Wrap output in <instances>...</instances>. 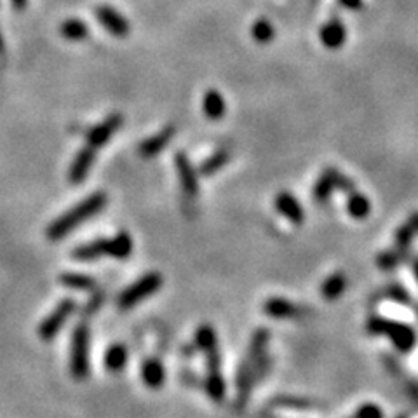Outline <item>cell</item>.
<instances>
[{"label":"cell","mask_w":418,"mask_h":418,"mask_svg":"<svg viewBox=\"0 0 418 418\" xmlns=\"http://www.w3.org/2000/svg\"><path fill=\"white\" fill-rule=\"evenodd\" d=\"M338 2H340L345 9L350 11H357L363 7V0H338Z\"/></svg>","instance_id":"836d02e7"},{"label":"cell","mask_w":418,"mask_h":418,"mask_svg":"<svg viewBox=\"0 0 418 418\" xmlns=\"http://www.w3.org/2000/svg\"><path fill=\"white\" fill-rule=\"evenodd\" d=\"M206 392H208V396L213 401H223L225 380L221 373H208V377H206Z\"/></svg>","instance_id":"4316f807"},{"label":"cell","mask_w":418,"mask_h":418,"mask_svg":"<svg viewBox=\"0 0 418 418\" xmlns=\"http://www.w3.org/2000/svg\"><path fill=\"white\" fill-rule=\"evenodd\" d=\"M13 2V7L18 11H23L25 7L28 6V0H11Z\"/></svg>","instance_id":"e575fe53"},{"label":"cell","mask_w":418,"mask_h":418,"mask_svg":"<svg viewBox=\"0 0 418 418\" xmlns=\"http://www.w3.org/2000/svg\"><path fill=\"white\" fill-rule=\"evenodd\" d=\"M251 35L258 44H269L274 39V35H276V30H274V25L263 18V20H258L253 25Z\"/></svg>","instance_id":"f1b7e54d"},{"label":"cell","mask_w":418,"mask_h":418,"mask_svg":"<svg viewBox=\"0 0 418 418\" xmlns=\"http://www.w3.org/2000/svg\"><path fill=\"white\" fill-rule=\"evenodd\" d=\"M338 176H340V173H338L337 167H326L323 171L319 180L314 185V199H316V202L323 204V202L330 201L333 190H337Z\"/></svg>","instance_id":"9a60e30c"},{"label":"cell","mask_w":418,"mask_h":418,"mask_svg":"<svg viewBox=\"0 0 418 418\" xmlns=\"http://www.w3.org/2000/svg\"><path fill=\"white\" fill-rule=\"evenodd\" d=\"M366 330L375 337H385L394 344V347L403 354L412 352L417 344V333L408 324L396 323L385 317H371L366 324Z\"/></svg>","instance_id":"3957f363"},{"label":"cell","mask_w":418,"mask_h":418,"mask_svg":"<svg viewBox=\"0 0 418 418\" xmlns=\"http://www.w3.org/2000/svg\"><path fill=\"white\" fill-rule=\"evenodd\" d=\"M124 123V117L120 113H112V116L106 117L103 123H99L98 126L92 127L88 133V143L92 148H102L103 145L109 143V139L120 130Z\"/></svg>","instance_id":"ba28073f"},{"label":"cell","mask_w":418,"mask_h":418,"mask_svg":"<svg viewBox=\"0 0 418 418\" xmlns=\"http://www.w3.org/2000/svg\"><path fill=\"white\" fill-rule=\"evenodd\" d=\"M141 378L145 382L146 387L159 389L162 387L164 380H166V370H164L162 363L155 357H150L143 363L141 366Z\"/></svg>","instance_id":"ac0fdd59"},{"label":"cell","mask_w":418,"mask_h":418,"mask_svg":"<svg viewBox=\"0 0 418 418\" xmlns=\"http://www.w3.org/2000/svg\"><path fill=\"white\" fill-rule=\"evenodd\" d=\"M127 364V349L124 347L123 344H113L112 347L106 350L105 354V368L109 371H117L124 370Z\"/></svg>","instance_id":"7402d4cb"},{"label":"cell","mask_w":418,"mask_h":418,"mask_svg":"<svg viewBox=\"0 0 418 418\" xmlns=\"http://www.w3.org/2000/svg\"><path fill=\"white\" fill-rule=\"evenodd\" d=\"M408 256V251H405V249H392V251H384L382 255H378L377 262H378V267L384 270H392L396 269V267L399 265V263L403 262V260Z\"/></svg>","instance_id":"83f0119b"},{"label":"cell","mask_w":418,"mask_h":418,"mask_svg":"<svg viewBox=\"0 0 418 418\" xmlns=\"http://www.w3.org/2000/svg\"><path fill=\"white\" fill-rule=\"evenodd\" d=\"M319 39L324 48L328 49H340L347 41V30L340 20H330L324 23L319 30Z\"/></svg>","instance_id":"5bb4252c"},{"label":"cell","mask_w":418,"mask_h":418,"mask_svg":"<svg viewBox=\"0 0 418 418\" xmlns=\"http://www.w3.org/2000/svg\"><path fill=\"white\" fill-rule=\"evenodd\" d=\"M399 418H405V417H399Z\"/></svg>","instance_id":"f35d334b"},{"label":"cell","mask_w":418,"mask_h":418,"mask_svg":"<svg viewBox=\"0 0 418 418\" xmlns=\"http://www.w3.org/2000/svg\"><path fill=\"white\" fill-rule=\"evenodd\" d=\"M202 112L209 120H220L227 112V103L225 98L216 91V89H208L202 98Z\"/></svg>","instance_id":"e0dca14e"},{"label":"cell","mask_w":418,"mask_h":418,"mask_svg":"<svg viewBox=\"0 0 418 418\" xmlns=\"http://www.w3.org/2000/svg\"><path fill=\"white\" fill-rule=\"evenodd\" d=\"M347 211L352 218L356 220H364L368 214L371 213V202L364 194H357V192H350L347 201Z\"/></svg>","instance_id":"603a6c76"},{"label":"cell","mask_w":418,"mask_h":418,"mask_svg":"<svg viewBox=\"0 0 418 418\" xmlns=\"http://www.w3.org/2000/svg\"><path fill=\"white\" fill-rule=\"evenodd\" d=\"M75 307H77V303H75L74 300H62V302L58 303V307L41 323V326H39L37 330L39 338H41L42 342L55 340L56 335L60 333V330L65 326L67 319L75 312Z\"/></svg>","instance_id":"8992f818"},{"label":"cell","mask_w":418,"mask_h":418,"mask_svg":"<svg viewBox=\"0 0 418 418\" xmlns=\"http://www.w3.org/2000/svg\"><path fill=\"white\" fill-rule=\"evenodd\" d=\"M272 406L276 408H286V410H310L314 408L312 403L309 399L302 398H291V396H281L272 401Z\"/></svg>","instance_id":"f546056e"},{"label":"cell","mask_w":418,"mask_h":418,"mask_svg":"<svg viewBox=\"0 0 418 418\" xmlns=\"http://www.w3.org/2000/svg\"><path fill=\"white\" fill-rule=\"evenodd\" d=\"M70 371L75 380H85L89 375V328L78 324L71 335Z\"/></svg>","instance_id":"277c9868"},{"label":"cell","mask_w":418,"mask_h":418,"mask_svg":"<svg viewBox=\"0 0 418 418\" xmlns=\"http://www.w3.org/2000/svg\"><path fill=\"white\" fill-rule=\"evenodd\" d=\"M60 282L67 288L71 289H81V291H85V289H92L96 286V281L91 276H84V274H62L60 277Z\"/></svg>","instance_id":"484cf974"},{"label":"cell","mask_w":418,"mask_h":418,"mask_svg":"<svg viewBox=\"0 0 418 418\" xmlns=\"http://www.w3.org/2000/svg\"><path fill=\"white\" fill-rule=\"evenodd\" d=\"M71 256L78 262H91V260L102 258V256H110V239H98V241L78 246L74 249Z\"/></svg>","instance_id":"2e32d148"},{"label":"cell","mask_w":418,"mask_h":418,"mask_svg":"<svg viewBox=\"0 0 418 418\" xmlns=\"http://www.w3.org/2000/svg\"><path fill=\"white\" fill-rule=\"evenodd\" d=\"M354 418H384V412L373 403H366L357 410Z\"/></svg>","instance_id":"1f68e13d"},{"label":"cell","mask_w":418,"mask_h":418,"mask_svg":"<svg viewBox=\"0 0 418 418\" xmlns=\"http://www.w3.org/2000/svg\"><path fill=\"white\" fill-rule=\"evenodd\" d=\"M133 251V239L127 232H120L116 237L110 239V256L117 260H126Z\"/></svg>","instance_id":"44dd1931"},{"label":"cell","mask_w":418,"mask_h":418,"mask_svg":"<svg viewBox=\"0 0 418 418\" xmlns=\"http://www.w3.org/2000/svg\"><path fill=\"white\" fill-rule=\"evenodd\" d=\"M415 235H417V230L412 227V223H410V221L403 223L401 227L398 228V232H396V248L408 251L410 244H412V241Z\"/></svg>","instance_id":"4dcf8cb0"},{"label":"cell","mask_w":418,"mask_h":418,"mask_svg":"<svg viewBox=\"0 0 418 418\" xmlns=\"http://www.w3.org/2000/svg\"><path fill=\"white\" fill-rule=\"evenodd\" d=\"M174 133H176V127H174L173 124H169V126H166L162 131H159L157 134L146 138L145 141L139 143V146H138L139 155L145 157V159L159 155V153L162 152L167 145H169L171 139H173V137H174Z\"/></svg>","instance_id":"30bf717a"},{"label":"cell","mask_w":418,"mask_h":418,"mask_svg":"<svg viewBox=\"0 0 418 418\" xmlns=\"http://www.w3.org/2000/svg\"><path fill=\"white\" fill-rule=\"evenodd\" d=\"M413 272H415V277H417V281H418V260L415 262V265H413Z\"/></svg>","instance_id":"8d00e7d4"},{"label":"cell","mask_w":418,"mask_h":418,"mask_svg":"<svg viewBox=\"0 0 418 418\" xmlns=\"http://www.w3.org/2000/svg\"><path fill=\"white\" fill-rule=\"evenodd\" d=\"M408 221H410V223H412V227L415 228V230H417V234H418V213H413L412 216L408 218Z\"/></svg>","instance_id":"d590c367"},{"label":"cell","mask_w":418,"mask_h":418,"mask_svg":"<svg viewBox=\"0 0 418 418\" xmlns=\"http://www.w3.org/2000/svg\"><path fill=\"white\" fill-rule=\"evenodd\" d=\"M228 160H230V152H228V150H218V152H214L213 155L208 157V159L201 164L199 173L204 174V176L216 174L218 171L223 169V167L227 166Z\"/></svg>","instance_id":"cb8c5ba5"},{"label":"cell","mask_w":418,"mask_h":418,"mask_svg":"<svg viewBox=\"0 0 418 418\" xmlns=\"http://www.w3.org/2000/svg\"><path fill=\"white\" fill-rule=\"evenodd\" d=\"M174 167H176L178 178H180V185L183 188L185 195L188 197H195L199 194V178L197 171L192 166L190 159L185 152H178L174 155Z\"/></svg>","instance_id":"52a82bcc"},{"label":"cell","mask_w":418,"mask_h":418,"mask_svg":"<svg viewBox=\"0 0 418 418\" xmlns=\"http://www.w3.org/2000/svg\"><path fill=\"white\" fill-rule=\"evenodd\" d=\"M95 150L96 148H92V146H85L75 155L69 171V180L71 185H81L88 178L89 171H91L92 164H95Z\"/></svg>","instance_id":"8fae6325"},{"label":"cell","mask_w":418,"mask_h":418,"mask_svg":"<svg viewBox=\"0 0 418 418\" xmlns=\"http://www.w3.org/2000/svg\"><path fill=\"white\" fill-rule=\"evenodd\" d=\"M162 286V276L157 272H150L141 279H138L134 284H131L130 288L124 289L119 296V307L123 310L133 309L134 305H138L139 302L146 300L148 296H152L153 293H157Z\"/></svg>","instance_id":"5b68a950"},{"label":"cell","mask_w":418,"mask_h":418,"mask_svg":"<svg viewBox=\"0 0 418 418\" xmlns=\"http://www.w3.org/2000/svg\"><path fill=\"white\" fill-rule=\"evenodd\" d=\"M269 340H270L269 330H258L255 335H253L251 344H249L248 356L244 357V361H242L241 368H239V371H237V389H239L237 394L239 396H237V401L235 403L239 405V408H242V406L246 405L249 394H251L253 368H255V364L260 363L263 357L269 356V354H267Z\"/></svg>","instance_id":"7a4b0ae2"},{"label":"cell","mask_w":418,"mask_h":418,"mask_svg":"<svg viewBox=\"0 0 418 418\" xmlns=\"http://www.w3.org/2000/svg\"><path fill=\"white\" fill-rule=\"evenodd\" d=\"M345 288H347V279H345L344 274H331L321 286V295L328 302H333V300H338L344 295Z\"/></svg>","instance_id":"d6986e66"},{"label":"cell","mask_w":418,"mask_h":418,"mask_svg":"<svg viewBox=\"0 0 418 418\" xmlns=\"http://www.w3.org/2000/svg\"><path fill=\"white\" fill-rule=\"evenodd\" d=\"M274 206H276L279 213L284 218H288L291 223L302 225L303 220H305V213H303L302 204H300L298 199L289 194V192H281V194H277Z\"/></svg>","instance_id":"4fadbf2b"},{"label":"cell","mask_w":418,"mask_h":418,"mask_svg":"<svg viewBox=\"0 0 418 418\" xmlns=\"http://www.w3.org/2000/svg\"><path fill=\"white\" fill-rule=\"evenodd\" d=\"M96 18H98L99 23L103 25L109 34H112L113 37H126L130 34V21L116 11L113 7L102 6L96 9Z\"/></svg>","instance_id":"9c48e42d"},{"label":"cell","mask_w":418,"mask_h":418,"mask_svg":"<svg viewBox=\"0 0 418 418\" xmlns=\"http://www.w3.org/2000/svg\"><path fill=\"white\" fill-rule=\"evenodd\" d=\"M352 418H354V417H352Z\"/></svg>","instance_id":"ab89813d"},{"label":"cell","mask_w":418,"mask_h":418,"mask_svg":"<svg viewBox=\"0 0 418 418\" xmlns=\"http://www.w3.org/2000/svg\"><path fill=\"white\" fill-rule=\"evenodd\" d=\"M263 312L274 319H295L303 316V309L286 298H269L263 303Z\"/></svg>","instance_id":"7c38bea8"},{"label":"cell","mask_w":418,"mask_h":418,"mask_svg":"<svg viewBox=\"0 0 418 418\" xmlns=\"http://www.w3.org/2000/svg\"><path fill=\"white\" fill-rule=\"evenodd\" d=\"M391 296H392V298H394V300H398V302H401V303L408 302V300H410V296L406 295L405 289L398 288V286H394V288L391 289Z\"/></svg>","instance_id":"d6a6232c"},{"label":"cell","mask_w":418,"mask_h":418,"mask_svg":"<svg viewBox=\"0 0 418 418\" xmlns=\"http://www.w3.org/2000/svg\"><path fill=\"white\" fill-rule=\"evenodd\" d=\"M89 34V28L84 21L77 20V18H71V20H67L65 23L62 25V35L67 39V41L78 42L84 41Z\"/></svg>","instance_id":"d4e9b609"},{"label":"cell","mask_w":418,"mask_h":418,"mask_svg":"<svg viewBox=\"0 0 418 418\" xmlns=\"http://www.w3.org/2000/svg\"><path fill=\"white\" fill-rule=\"evenodd\" d=\"M4 51V37H2V34H0V53Z\"/></svg>","instance_id":"74e56055"},{"label":"cell","mask_w":418,"mask_h":418,"mask_svg":"<svg viewBox=\"0 0 418 418\" xmlns=\"http://www.w3.org/2000/svg\"><path fill=\"white\" fill-rule=\"evenodd\" d=\"M195 344H197L199 350L204 354V357L220 352V350H218L216 333H214L213 328L208 326V324H202L197 330V333H195Z\"/></svg>","instance_id":"ffe728a7"},{"label":"cell","mask_w":418,"mask_h":418,"mask_svg":"<svg viewBox=\"0 0 418 418\" xmlns=\"http://www.w3.org/2000/svg\"><path fill=\"white\" fill-rule=\"evenodd\" d=\"M106 201H109V199H106L105 192H95V194L89 195L88 199L75 204L74 208L67 211V213H63L62 216L56 218V220L49 225L48 230H46L49 241L56 242L65 239L70 232H74L75 228L81 227L89 218L102 213V211L105 209Z\"/></svg>","instance_id":"6da1fadb"}]
</instances>
